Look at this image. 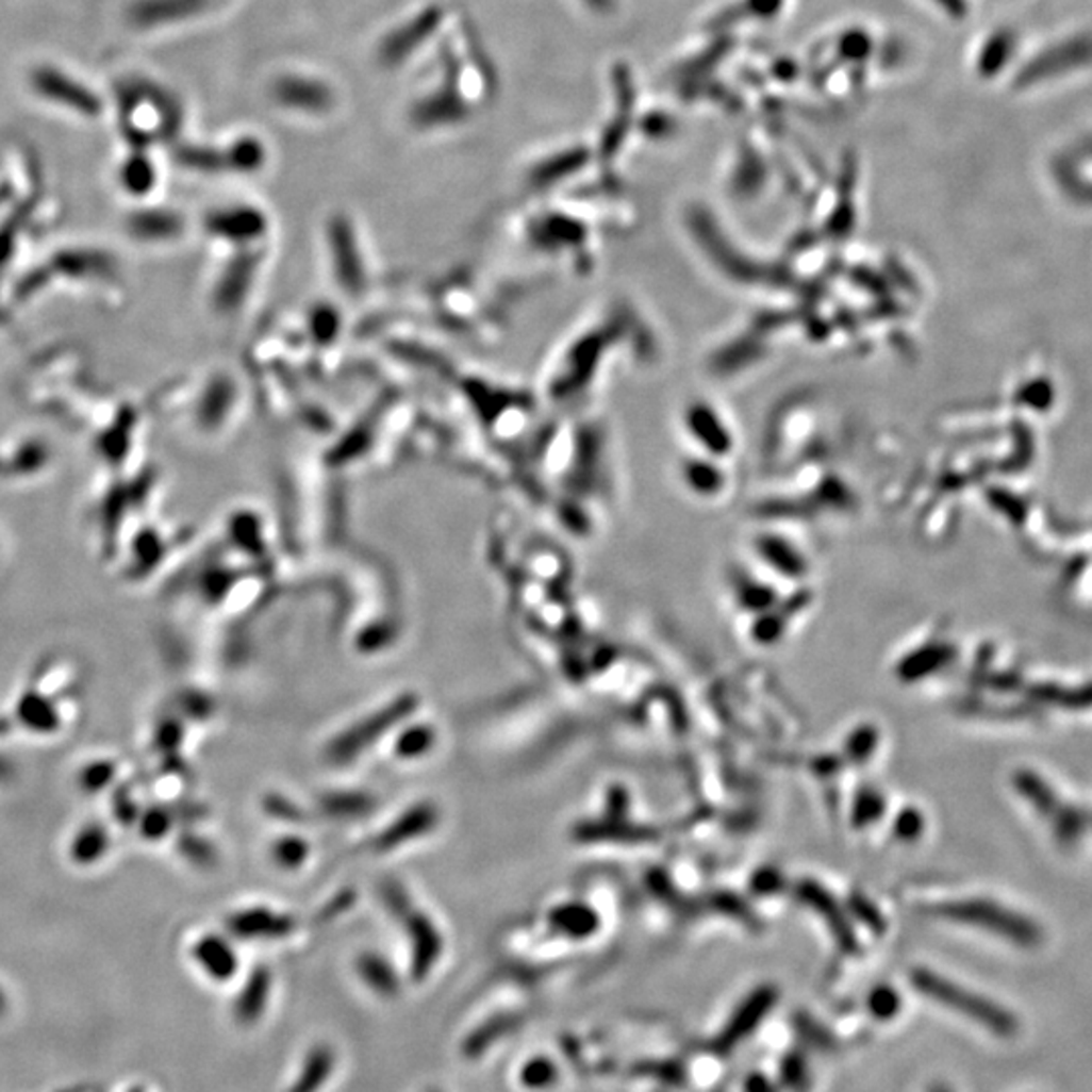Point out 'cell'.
Here are the masks:
<instances>
[{
	"mask_svg": "<svg viewBox=\"0 0 1092 1092\" xmlns=\"http://www.w3.org/2000/svg\"><path fill=\"white\" fill-rule=\"evenodd\" d=\"M955 658V649L949 646H929L910 653L898 666V676L903 680L914 682L923 676H929L934 669L947 666Z\"/></svg>",
	"mask_w": 1092,
	"mask_h": 1092,
	"instance_id": "obj_10",
	"label": "cell"
},
{
	"mask_svg": "<svg viewBox=\"0 0 1092 1092\" xmlns=\"http://www.w3.org/2000/svg\"><path fill=\"white\" fill-rule=\"evenodd\" d=\"M930 1092H950V1091H949V1089H947V1087H943V1085H937V1087H932V1089H930Z\"/></svg>",
	"mask_w": 1092,
	"mask_h": 1092,
	"instance_id": "obj_33",
	"label": "cell"
},
{
	"mask_svg": "<svg viewBox=\"0 0 1092 1092\" xmlns=\"http://www.w3.org/2000/svg\"><path fill=\"white\" fill-rule=\"evenodd\" d=\"M910 979H912V986L923 995L939 1002L941 1006H945L949 1010L967 1015L970 1020L977 1022L979 1026L988 1028L993 1033H997L999 1038H1011L1020 1028L1015 1015L1010 1011L995 1006L993 1002L977 995V993L963 990L961 986L953 983L941 975H934L929 970H914Z\"/></svg>",
	"mask_w": 1092,
	"mask_h": 1092,
	"instance_id": "obj_1",
	"label": "cell"
},
{
	"mask_svg": "<svg viewBox=\"0 0 1092 1092\" xmlns=\"http://www.w3.org/2000/svg\"><path fill=\"white\" fill-rule=\"evenodd\" d=\"M783 1078L788 1080L789 1087H793V1089L801 1087V1082L808 1078L806 1062L799 1056H789L785 1064H783Z\"/></svg>",
	"mask_w": 1092,
	"mask_h": 1092,
	"instance_id": "obj_27",
	"label": "cell"
},
{
	"mask_svg": "<svg viewBox=\"0 0 1092 1092\" xmlns=\"http://www.w3.org/2000/svg\"><path fill=\"white\" fill-rule=\"evenodd\" d=\"M35 83H37L40 94L49 96L51 100L61 101L69 107L89 112V114H96L100 110V103L85 87H80L78 83H73V80L63 78L61 73H55L51 69L37 73Z\"/></svg>",
	"mask_w": 1092,
	"mask_h": 1092,
	"instance_id": "obj_7",
	"label": "cell"
},
{
	"mask_svg": "<svg viewBox=\"0 0 1092 1092\" xmlns=\"http://www.w3.org/2000/svg\"><path fill=\"white\" fill-rule=\"evenodd\" d=\"M338 1054L330 1044H316L303 1054L298 1072L285 1092H322L334 1076Z\"/></svg>",
	"mask_w": 1092,
	"mask_h": 1092,
	"instance_id": "obj_6",
	"label": "cell"
},
{
	"mask_svg": "<svg viewBox=\"0 0 1092 1092\" xmlns=\"http://www.w3.org/2000/svg\"><path fill=\"white\" fill-rule=\"evenodd\" d=\"M427 1092H442V1091H427Z\"/></svg>",
	"mask_w": 1092,
	"mask_h": 1092,
	"instance_id": "obj_35",
	"label": "cell"
},
{
	"mask_svg": "<svg viewBox=\"0 0 1092 1092\" xmlns=\"http://www.w3.org/2000/svg\"><path fill=\"white\" fill-rule=\"evenodd\" d=\"M303 856H305V846L300 840H283L282 844L278 846V858L287 866H296L298 862H302Z\"/></svg>",
	"mask_w": 1092,
	"mask_h": 1092,
	"instance_id": "obj_28",
	"label": "cell"
},
{
	"mask_svg": "<svg viewBox=\"0 0 1092 1092\" xmlns=\"http://www.w3.org/2000/svg\"><path fill=\"white\" fill-rule=\"evenodd\" d=\"M577 838L585 842H597V840H615L626 844H642L647 840H653L656 833L651 829L640 828V826H627L622 822H603V824H585L577 828Z\"/></svg>",
	"mask_w": 1092,
	"mask_h": 1092,
	"instance_id": "obj_12",
	"label": "cell"
},
{
	"mask_svg": "<svg viewBox=\"0 0 1092 1092\" xmlns=\"http://www.w3.org/2000/svg\"><path fill=\"white\" fill-rule=\"evenodd\" d=\"M874 741H876V734H874L872 730H860V732L854 737L851 745H849V748L854 750V757H864V755H868L870 748L874 745Z\"/></svg>",
	"mask_w": 1092,
	"mask_h": 1092,
	"instance_id": "obj_30",
	"label": "cell"
},
{
	"mask_svg": "<svg viewBox=\"0 0 1092 1092\" xmlns=\"http://www.w3.org/2000/svg\"><path fill=\"white\" fill-rule=\"evenodd\" d=\"M1013 785L1015 789L1030 801L1033 808L1046 815H1052L1056 809H1058V799L1054 795V791L1048 788V783L1036 775L1033 771H1017L1013 775Z\"/></svg>",
	"mask_w": 1092,
	"mask_h": 1092,
	"instance_id": "obj_18",
	"label": "cell"
},
{
	"mask_svg": "<svg viewBox=\"0 0 1092 1092\" xmlns=\"http://www.w3.org/2000/svg\"><path fill=\"white\" fill-rule=\"evenodd\" d=\"M413 973L417 977H424L429 967L433 965L435 957H440V934L431 927V923L425 916H415L413 921Z\"/></svg>",
	"mask_w": 1092,
	"mask_h": 1092,
	"instance_id": "obj_14",
	"label": "cell"
},
{
	"mask_svg": "<svg viewBox=\"0 0 1092 1092\" xmlns=\"http://www.w3.org/2000/svg\"><path fill=\"white\" fill-rule=\"evenodd\" d=\"M1056 833L1062 844H1072L1082 829L1087 828V817L1082 811L1074 808L1056 809Z\"/></svg>",
	"mask_w": 1092,
	"mask_h": 1092,
	"instance_id": "obj_23",
	"label": "cell"
},
{
	"mask_svg": "<svg viewBox=\"0 0 1092 1092\" xmlns=\"http://www.w3.org/2000/svg\"><path fill=\"white\" fill-rule=\"evenodd\" d=\"M1028 696L1038 702H1050L1056 707H1092V684L1082 688H1062L1056 684H1036L1028 688Z\"/></svg>",
	"mask_w": 1092,
	"mask_h": 1092,
	"instance_id": "obj_17",
	"label": "cell"
},
{
	"mask_svg": "<svg viewBox=\"0 0 1092 1092\" xmlns=\"http://www.w3.org/2000/svg\"><path fill=\"white\" fill-rule=\"evenodd\" d=\"M1092 65V33H1078L1058 40L1033 55L1017 73L1015 85L1030 87L1044 81L1074 73Z\"/></svg>",
	"mask_w": 1092,
	"mask_h": 1092,
	"instance_id": "obj_3",
	"label": "cell"
},
{
	"mask_svg": "<svg viewBox=\"0 0 1092 1092\" xmlns=\"http://www.w3.org/2000/svg\"><path fill=\"white\" fill-rule=\"evenodd\" d=\"M921 829H923V820H921L919 813L907 811V813L900 815V820H898V833L903 838H914Z\"/></svg>",
	"mask_w": 1092,
	"mask_h": 1092,
	"instance_id": "obj_29",
	"label": "cell"
},
{
	"mask_svg": "<svg viewBox=\"0 0 1092 1092\" xmlns=\"http://www.w3.org/2000/svg\"><path fill=\"white\" fill-rule=\"evenodd\" d=\"M882 813V801L878 795H864L858 806H856V822L858 824H868L872 820H876L878 815Z\"/></svg>",
	"mask_w": 1092,
	"mask_h": 1092,
	"instance_id": "obj_26",
	"label": "cell"
},
{
	"mask_svg": "<svg viewBox=\"0 0 1092 1092\" xmlns=\"http://www.w3.org/2000/svg\"><path fill=\"white\" fill-rule=\"evenodd\" d=\"M280 100L287 105L298 107H324L328 101L326 89L316 83H305L303 80H285L278 87Z\"/></svg>",
	"mask_w": 1092,
	"mask_h": 1092,
	"instance_id": "obj_21",
	"label": "cell"
},
{
	"mask_svg": "<svg viewBox=\"0 0 1092 1092\" xmlns=\"http://www.w3.org/2000/svg\"><path fill=\"white\" fill-rule=\"evenodd\" d=\"M233 929L245 937H280L292 929V921L269 910H249L233 921Z\"/></svg>",
	"mask_w": 1092,
	"mask_h": 1092,
	"instance_id": "obj_13",
	"label": "cell"
},
{
	"mask_svg": "<svg viewBox=\"0 0 1092 1092\" xmlns=\"http://www.w3.org/2000/svg\"><path fill=\"white\" fill-rule=\"evenodd\" d=\"M518 1080L526 1091H548L559 1080V1069L546 1056H534L523 1064Z\"/></svg>",
	"mask_w": 1092,
	"mask_h": 1092,
	"instance_id": "obj_20",
	"label": "cell"
},
{
	"mask_svg": "<svg viewBox=\"0 0 1092 1092\" xmlns=\"http://www.w3.org/2000/svg\"><path fill=\"white\" fill-rule=\"evenodd\" d=\"M868 1008L878 1020H889L900 1008V999H898L896 991L882 986L870 993Z\"/></svg>",
	"mask_w": 1092,
	"mask_h": 1092,
	"instance_id": "obj_24",
	"label": "cell"
},
{
	"mask_svg": "<svg viewBox=\"0 0 1092 1092\" xmlns=\"http://www.w3.org/2000/svg\"><path fill=\"white\" fill-rule=\"evenodd\" d=\"M361 973H363L364 981L370 986V990H377L383 995H391L393 991L397 990V979H395L393 971L388 970L386 963L377 957L363 959Z\"/></svg>",
	"mask_w": 1092,
	"mask_h": 1092,
	"instance_id": "obj_22",
	"label": "cell"
},
{
	"mask_svg": "<svg viewBox=\"0 0 1092 1092\" xmlns=\"http://www.w3.org/2000/svg\"><path fill=\"white\" fill-rule=\"evenodd\" d=\"M775 999H777V991L773 990L771 986L752 991L747 999L732 1013L727 1028L721 1031L716 1048L721 1052H727L732 1046H737L741 1040H745L748 1033L763 1022V1017L773 1008Z\"/></svg>",
	"mask_w": 1092,
	"mask_h": 1092,
	"instance_id": "obj_5",
	"label": "cell"
},
{
	"mask_svg": "<svg viewBox=\"0 0 1092 1092\" xmlns=\"http://www.w3.org/2000/svg\"><path fill=\"white\" fill-rule=\"evenodd\" d=\"M413 708H415V698L404 696V698H399L397 702H393L391 707L383 708L379 714L366 718L359 727H354V730H348L346 734H343L332 745V748H330L332 759L348 761L350 757L363 752L364 748L368 747V743L377 741L386 728L393 727L395 723H399Z\"/></svg>",
	"mask_w": 1092,
	"mask_h": 1092,
	"instance_id": "obj_4",
	"label": "cell"
},
{
	"mask_svg": "<svg viewBox=\"0 0 1092 1092\" xmlns=\"http://www.w3.org/2000/svg\"><path fill=\"white\" fill-rule=\"evenodd\" d=\"M202 970L215 979H229L237 970V959L233 949L219 937H206L195 950Z\"/></svg>",
	"mask_w": 1092,
	"mask_h": 1092,
	"instance_id": "obj_9",
	"label": "cell"
},
{
	"mask_svg": "<svg viewBox=\"0 0 1092 1092\" xmlns=\"http://www.w3.org/2000/svg\"><path fill=\"white\" fill-rule=\"evenodd\" d=\"M431 741H433L431 730H427L425 727H415L413 730H407L403 737L399 739L397 750L403 757H417V755H421V752L429 748Z\"/></svg>",
	"mask_w": 1092,
	"mask_h": 1092,
	"instance_id": "obj_25",
	"label": "cell"
},
{
	"mask_svg": "<svg viewBox=\"0 0 1092 1092\" xmlns=\"http://www.w3.org/2000/svg\"><path fill=\"white\" fill-rule=\"evenodd\" d=\"M4 1006H6V1004H4V995L0 993V1011L4 1010Z\"/></svg>",
	"mask_w": 1092,
	"mask_h": 1092,
	"instance_id": "obj_34",
	"label": "cell"
},
{
	"mask_svg": "<svg viewBox=\"0 0 1092 1092\" xmlns=\"http://www.w3.org/2000/svg\"><path fill=\"white\" fill-rule=\"evenodd\" d=\"M550 925L568 937H586L597 929V914L585 905H565L550 912Z\"/></svg>",
	"mask_w": 1092,
	"mask_h": 1092,
	"instance_id": "obj_15",
	"label": "cell"
},
{
	"mask_svg": "<svg viewBox=\"0 0 1092 1092\" xmlns=\"http://www.w3.org/2000/svg\"><path fill=\"white\" fill-rule=\"evenodd\" d=\"M799 896L811 905L813 909L817 910L826 923L829 925L831 934L835 937V941L844 947V949L854 950L856 949V941H854V932L849 929L848 921L846 916L840 912L838 905L829 898L828 894L820 887L811 884V882H804L799 887Z\"/></svg>",
	"mask_w": 1092,
	"mask_h": 1092,
	"instance_id": "obj_8",
	"label": "cell"
},
{
	"mask_svg": "<svg viewBox=\"0 0 1092 1092\" xmlns=\"http://www.w3.org/2000/svg\"><path fill=\"white\" fill-rule=\"evenodd\" d=\"M1015 40L1017 39L1010 29L995 31L990 40L983 45V51L979 55V71L983 76H995L997 71H1002L1013 55Z\"/></svg>",
	"mask_w": 1092,
	"mask_h": 1092,
	"instance_id": "obj_16",
	"label": "cell"
},
{
	"mask_svg": "<svg viewBox=\"0 0 1092 1092\" xmlns=\"http://www.w3.org/2000/svg\"><path fill=\"white\" fill-rule=\"evenodd\" d=\"M943 4V9L949 13L953 19H963L967 15V2L965 0H937Z\"/></svg>",
	"mask_w": 1092,
	"mask_h": 1092,
	"instance_id": "obj_31",
	"label": "cell"
},
{
	"mask_svg": "<svg viewBox=\"0 0 1092 1092\" xmlns=\"http://www.w3.org/2000/svg\"><path fill=\"white\" fill-rule=\"evenodd\" d=\"M768 1082L765 1078H759L755 1076L750 1082H748V1092H768Z\"/></svg>",
	"mask_w": 1092,
	"mask_h": 1092,
	"instance_id": "obj_32",
	"label": "cell"
},
{
	"mask_svg": "<svg viewBox=\"0 0 1092 1092\" xmlns=\"http://www.w3.org/2000/svg\"><path fill=\"white\" fill-rule=\"evenodd\" d=\"M937 914L950 921L973 925L1006 937L1020 947H1036L1042 943V930L1030 919L1004 909L990 900H959L937 907Z\"/></svg>",
	"mask_w": 1092,
	"mask_h": 1092,
	"instance_id": "obj_2",
	"label": "cell"
},
{
	"mask_svg": "<svg viewBox=\"0 0 1092 1092\" xmlns=\"http://www.w3.org/2000/svg\"><path fill=\"white\" fill-rule=\"evenodd\" d=\"M269 986H271L269 975L265 973V970H258V973L247 981L245 990L237 997V1006H235L239 1024L249 1026V1024H255L258 1017H262L263 1011L267 1008Z\"/></svg>",
	"mask_w": 1092,
	"mask_h": 1092,
	"instance_id": "obj_11",
	"label": "cell"
},
{
	"mask_svg": "<svg viewBox=\"0 0 1092 1092\" xmlns=\"http://www.w3.org/2000/svg\"><path fill=\"white\" fill-rule=\"evenodd\" d=\"M435 822V813L431 811V808H415L413 811H409L407 815H403L391 831H386L383 838H381V846L383 848H395L399 844H403L404 840L413 838V835H419L425 833L427 829L433 826Z\"/></svg>",
	"mask_w": 1092,
	"mask_h": 1092,
	"instance_id": "obj_19",
	"label": "cell"
}]
</instances>
